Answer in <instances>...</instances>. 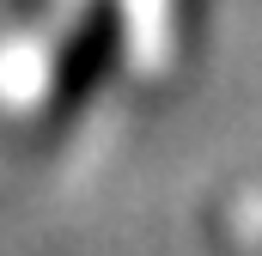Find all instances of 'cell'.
Listing matches in <instances>:
<instances>
[{
  "label": "cell",
  "instance_id": "obj_1",
  "mask_svg": "<svg viewBox=\"0 0 262 256\" xmlns=\"http://www.w3.org/2000/svg\"><path fill=\"white\" fill-rule=\"evenodd\" d=\"M116 61H122V12H116V0H92L55 61V79H49V128L79 122L85 104L110 86Z\"/></svg>",
  "mask_w": 262,
  "mask_h": 256
}]
</instances>
